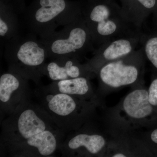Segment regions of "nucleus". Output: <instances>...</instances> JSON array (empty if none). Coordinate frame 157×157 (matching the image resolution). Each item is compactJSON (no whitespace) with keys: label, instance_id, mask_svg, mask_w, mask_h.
Segmentation results:
<instances>
[{"label":"nucleus","instance_id":"obj_1","mask_svg":"<svg viewBox=\"0 0 157 157\" xmlns=\"http://www.w3.org/2000/svg\"><path fill=\"white\" fill-rule=\"evenodd\" d=\"M1 129L5 156L54 157L67 136L40 104L31 101L1 121Z\"/></svg>","mask_w":157,"mask_h":157},{"label":"nucleus","instance_id":"obj_2","mask_svg":"<svg viewBox=\"0 0 157 157\" xmlns=\"http://www.w3.org/2000/svg\"><path fill=\"white\" fill-rule=\"evenodd\" d=\"M4 56L8 70L37 85L45 76L47 51L41 40L33 36H18L6 41Z\"/></svg>","mask_w":157,"mask_h":157},{"label":"nucleus","instance_id":"obj_3","mask_svg":"<svg viewBox=\"0 0 157 157\" xmlns=\"http://www.w3.org/2000/svg\"><path fill=\"white\" fill-rule=\"evenodd\" d=\"M78 8L69 0H33L27 9L29 29L40 39L49 36L59 26L77 21Z\"/></svg>","mask_w":157,"mask_h":157},{"label":"nucleus","instance_id":"obj_4","mask_svg":"<svg viewBox=\"0 0 157 157\" xmlns=\"http://www.w3.org/2000/svg\"><path fill=\"white\" fill-rule=\"evenodd\" d=\"M77 21L56 31L45 39H40L45 45L48 58L54 59L62 57L75 58L77 52L87 43V32Z\"/></svg>","mask_w":157,"mask_h":157},{"label":"nucleus","instance_id":"obj_5","mask_svg":"<svg viewBox=\"0 0 157 157\" xmlns=\"http://www.w3.org/2000/svg\"><path fill=\"white\" fill-rule=\"evenodd\" d=\"M29 81L21 75L9 70L1 75V114L10 115L31 101Z\"/></svg>","mask_w":157,"mask_h":157},{"label":"nucleus","instance_id":"obj_6","mask_svg":"<svg viewBox=\"0 0 157 157\" xmlns=\"http://www.w3.org/2000/svg\"><path fill=\"white\" fill-rule=\"evenodd\" d=\"M105 144L104 137L97 134L67 135L61 144L59 151L63 156H73L78 150L84 148L91 154L96 155L101 151Z\"/></svg>","mask_w":157,"mask_h":157},{"label":"nucleus","instance_id":"obj_7","mask_svg":"<svg viewBox=\"0 0 157 157\" xmlns=\"http://www.w3.org/2000/svg\"><path fill=\"white\" fill-rule=\"evenodd\" d=\"M100 75L104 83L117 88L135 82L138 76V72L134 66H126L121 62H119L104 66L100 71Z\"/></svg>","mask_w":157,"mask_h":157},{"label":"nucleus","instance_id":"obj_8","mask_svg":"<svg viewBox=\"0 0 157 157\" xmlns=\"http://www.w3.org/2000/svg\"><path fill=\"white\" fill-rule=\"evenodd\" d=\"M53 81L81 77V70L75 58L62 57L46 63L44 72Z\"/></svg>","mask_w":157,"mask_h":157},{"label":"nucleus","instance_id":"obj_9","mask_svg":"<svg viewBox=\"0 0 157 157\" xmlns=\"http://www.w3.org/2000/svg\"><path fill=\"white\" fill-rule=\"evenodd\" d=\"M149 101V94L144 90H137L125 98L123 107L127 114L132 118L140 119L151 113L153 108Z\"/></svg>","mask_w":157,"mask_h":157},{"label":"nucleus","instance_id":"obj_10","mask_svg":"<svg viewBox=\"0 0 157 157\" xmlns=\"http://www.w3.org/2000/svg\"><path fill=\"white\" fill-rule=\"evenodd\" d=\"M19 24L10 0L0 1V36L6 41L19 36Z\"/></svg>","mask_w":157,"mask_h":157},{"label":"nucleus","instance_id":"obj_11","mask_svg":"<svg viewBox=\"0 0 157 157\" xmlns=\"http://www.w3.org/2000/svg\"><path fill=\"white\" fill-rule=\"evenodd\" d=\"M110 11L104 4H97L92 7L88 20L92 24L96 25V31L100 35L107 36L114 33L116 30L115 23L109 20Z\"/></svg>","mask_w":157,"mask_h":157},{"label":"nucleus","instance_id":"obj_12","mask_svg":"<svg viewBox=\"0 0 157 157\" xmlns=\"http://www.w3.org/2000/svg\"><path fill=\"white\" fill-rule=\"evenodd\" d=\"M48 86L59 92L76 97L86 95L90 91L87 80L82 76L53 81Z\"/></svg>","mask_w":157,"mask_h":157},{"label":"nucleus","instance_id":"obj_13","mask_svg":"<svg viewBox=\"0 0 157 157\" xmlns=\"http://www.w3.org/2000/svg\"><path fill=\"white\" fill-rule=\"evenodd\" d=\"M132 46L128 41L120 39L111 43L104 51L103 56L107 60L117 59L122 56L128 54L132 51Z\"/></svg>","mask_w":157,"mask_h":157},{"label":"nucleus","instance_id":"obj_14","mask_svg":"<svg viewBox=\"0 0 157 157\" xmlns=\"http://www.w3.org/2000/svg\"><path fill=\"white\" fill-rule=\"evenodd\" d=\"M145 52L149 60L157 68V38H152L147 41Z\"/></svg>","mask_w":157,"mask_h":157},{"label":"nucleus","instance_id":"obj_15","mask_svg":"<svg viewBox=\"0 0 157 157\" xmlns=\"http://www.w3.org/2000/svg\"><path fill=\"white\" fill-rule=\"evenodd\" d=\"M149 101L153 106L157 105V78L152 82L149 90Z\"/></svg>","mask_w":157,"mask_h":157},{"label":"nucleus","instance_id":"obj_16","mask_svg":"<svg viewBox=\"0 0 157 157\" xmlns=\"http://www.w3.org/2000/svg\"><path fill=\"white\" fill-rule=\"evenodd\" d=\"M139 3L141 6L147 9H150L154 7L156 0H131Z\"/></svg>","mask_w":157,"mask_h":157},{"label":"nucleus","instance_id":"obj_17","mask_svg":"<svg viewBox=\"0 0 157 157\" xmlns=\"http://www.w3.org/2000/svg\"><path fill=\"white\" fill-rule=\"evenodd\" d=\"M151 137L154 142L157 144V129L152 133Z\"/></svg>","mask_w":157,"mask_h":157},{"label":"nucleus","instance_id":"obj_18","mask_svg":"<svg viewBox=\"0 0 157 157\" xmlns=\"http://www.w3.org/2000/svg\"><path fill=\"white\" fill-rule=\"evenodd\" d=\"M15 2L17 3L18 4V6H22V3L23 2L24 0H14Z\"/></svg>","mask_w":157,"mask_h":157},{"label":"nucleus","instance_id":"obj_19","mask_svg":"<svg viewBox=\"0 0 157 157\" xmlns=\"http://www.w3.org/2000/svg\"><path fill=\"white\" fill-rule=\"evenodd\" d=\"M113 157H125V155L122 154H117L113 156Z\"/></svg>","mask_w":157,"mask_h":157}]
</instances>
